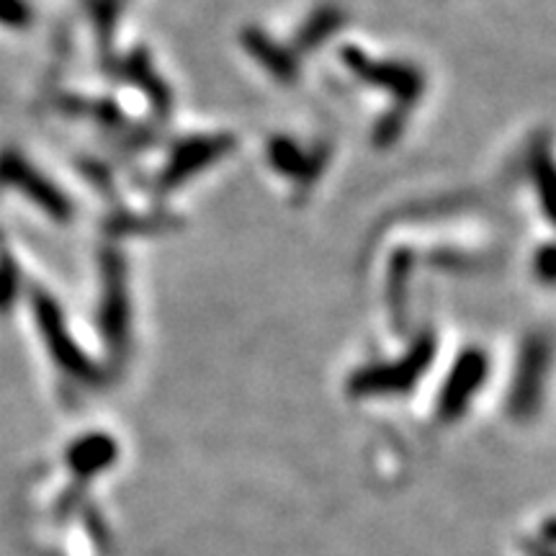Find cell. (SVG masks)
Here are the masks:
<instances>
[{"label":"cell","instance_id":"6da1fadb","mask_svg":"<svg viewBox=\"0 0 556 556\" xmlns=\"http://www.w3.org/2000/svg\"><path fill=\"white\" fill-rule=\"evenodd\" d=\"M544 168H541V176H544V204L546 212L552 214V219L556 222V170L552 168V163L544 160Z\"/></svg>","mask_w":556,"mask_h":556},{"label":"cell","instance_id":"7a4b0ae2","mask_svg":"<svg viewBox=\"0 0 556 556\" xmlns=\"http://www.w3.org/2000/svg\"><path fill=\"white\" fill-rule=\"evenodd\" d=\"M539 276L544 278V281H556V248L552 245L544 253L539 255Z\"/></svg>","mask_w":556,"mask_h":556}]
</instances>
